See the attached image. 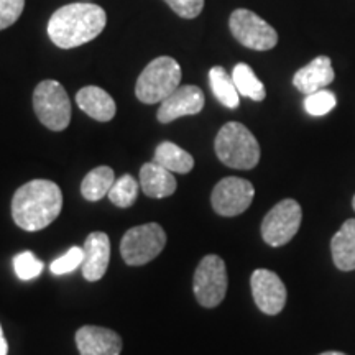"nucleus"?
<instances>
[{
  "instance_id": "nucleus-29",
  "label": "nucleus",
  "mask_w": 355,
  "mask_h": 355,
  "mask_svg": "<svg viewBox=\"0 0 355 355\" xmlns=\"http://www.w3.org/2000/svg\"><path fill=\"white\" fill-rule=\"evenodd\" d=\"M7 352H8V344H7L6 337H3L2 326H0V355H7Z\"/></svg>"
},
{
  "instance_id": "nucleus-6",
  "label": "nucleus",
  "mask_w": 355,
  "mask_h": 355,
  "mask_svg": "<svg viewBox=\"0 0 355 355\" xmlns=\"http://www.w3.org/2000/svg\"><path fill=\"white\" fill-rule=\"evenodd\" d=\"M166 245V232L157 222L137 225L127 230L121 242V254L127 265L140 266L162 254Z\"/></svg>"
},
{
  "instance_id": "nucleus-22",
  "label": "nucleus",
  "mask_w": 355,
  "mask_h": 355,
  "mask_svg": "<svg viewBox=\"0 0 355 355\" xmlns=\"http://www.w3.org/2000/svg\"><path fill=\"white\" fill-rule=\"evenodd\" d=\"M232 79L241 96L248 97V99L255 102H261L266 97L263 83L255 76L254 69H252L248 64L245 63L235 64V68L232 71Z\"/></svg>"
},
{
  "instance_id": "nucleus-11",
  "label": "nucleus",
  "mask_w": 355,
  "mask_h": 355,
  "mask_svg": "<svg viewBox=\"0 0 355 355\" xmlns=\"http://www.w3.org/2000/svg\"><path fill=\"white\" fill-rule=\"evenodd\" d=\"M252 295L261 313L275 316L286 304V286L272 270L259 268L250 278Z\"/></svg>"
},
{
  "instance_id": "nucleus-21",
  "label": "nucleus",
  "mask_w": 355,
  "mask_h": 355,
  "mask_svg": "<svg viewBox=\"0 0 355 355\" xmlns=\"http://www.w3.org/2000/svg\"><path fill=\"white\" fill-rule=\"evenodd\" d=\"M209 83L211 89L214 92L216 99L225 105L227 109H237L241 104V94L230 74L222 66H214L209 71Z\"/></svg>"
},
{
  "instance_id": "nucleus-19",
  "label": "nucleus",
  "mask_w": 355,
  "mask_h": 355,
  "mask_svg": "<svg viewBox=\"0 0 355 355\" xmlns=\"http://www.w3.org/2000/svg\"><path fill=\"white\" fill-rule=\"evenodd\" d=\"M153 162L165 166L171 173H180V175H186L194 168V158L186 150L171 141H163L157 146Z\"/></svg>"
},
{
  "instance_id": "nucleus-23",
  "label": "nucleus",
  "mask_w": 355,
  "mask_h": 355,
  "mask_svg": "<svg viewBox=\"0 0 355 355\" xmlns=\"http://www.w3.org/2000/svg\"><path fill=\"white\" fill-rule=\"evenodd\" d=\"M139 181L132 175H123L115 180L112 188L109 191V199L114 206L127 209L135 204L137 196H139Z\"/></svg>"
},
{
  "instance_id": "nucleus-9",
  "label": "nucleus",
  "mask_w": 355,
  "mask_h": 355,
  "mask_svg": "<svg viewBox=\"0 0 355 355\" xmlns=\"http://www.w3.org/2000/svg\"><path fill=\"white\" fill-rule=\"evenodd\" d=\"M303 211L295 199H283L261 222V237L272 247L286 245L298 234Z\"/></svg>"
},
{
  "instance_id": "nucleus-8",
  "label": "nucleus",
  "mask_w": 355,
  "mask_h": 355,
  "mask_svg": "<svg viewBox=\"0 0 355 355\" xmlns=\"http://www.w3.org/2000/svg\"><path fill=\"white\" fill-rule=\"evenodd\" d=\"M230 32L239 43L255 51H268L277 46L278 33L261 17L247 8H237L229 20Z\"/></svg>"
},
{
  "instance_id": "nucleus-7",
  "label": "nucleus",
  "mask_w": 355,
  "mask_h": 355,
  "mask_svg": "<svg viewBox=\"0 0 355 355\" xmlns=\"http://www.w3.org/2000/svg\"><path fill=\"white\" fill-rule=\"evenodd\" d=\"M194 296L204 308H216L227 293V268L219 255H206L199 261L193 283Z\"/></svg>"
},
{
  "instance_id": "nucleus-26",
  "label": "nucleus",
  "mask_w": 355,
  "mask_h": 355,
  "mask_svg": "<svg viewBox=\"0 0 355 355\" xmlns=\"http://www.w3.org/2000/svg\"><path fill=\"white\" fill-rule=\"evenodd\" d=\"M84 261V250L83 247H73L69 248L68 254H64L60 259H56L53 263L50 265L51 273L55 275H66L74 272V270L83 266Z\"/></svg>"
},
{
  "instance_id": "nucleus-24",
  "label": "nucleus",
  "mask_w": 355,
  "mask_h": 355,
  "mask_svg": "<svg viewBox=\"0 0 355 355\" xmlns=\"http://www.w3.org/2000/svg\"><path fill=\"white\" fill-rule=\"evenodd\" d=\"M336 94L327 91V89H321V91L308 94L304 99L306 112L309 115H314V117H321V115L329 114L336 107Z\"/></svg>"
},
{
  "instance_id": "nucleus-27",
  "label": "nucleus",
  "mask_w": 355,
  "mask_h": 355,
  "mask_svg": "<svg viewBox=\"0 0 355 355\" xmlns=\"http://www.w3.org/2000/svg\"><path fill=\"white\" fill-rule=\"evenodd\" d=\"M25 0H0V30H6L20 19Z\"/></svg>"
},
{
  "instance_id": "nucleus-5",
  "label": "nucleus",
  "mask_w": 355,
  "mask_h": 355,
  "mask_svg": "<svg viewBox=\"0 0 355 355\" xmlns=\"http://www.w3.org/2000/svg\"><path fill=\"white\" fill-rule=\"evenodd\" d=\"M33 109L40 122L53 132H61L69 125V96L66 89L55 79H46L35 87Z\"/></svg>"
},
{
  "instance_id": "nucleus-31",
  "label": "nucleus",
  "mask_w": 355,
  "mask_h": 355,
  "mask_svg": "<svg viewBox=\"0 0 355 355\" xmlns=\"http://www.w3.org/2000/svg\"><path fill=\"white\" fill-rule=\"evenodd\" d=\"M352 206H354V211H355V196H354V199H352Z\"/></svg>"
},
{
  "instance_id": "nucleus-4",
  "label": "nucleus",
  "mask_w": 355,
  "mask_h": 355,
  "mask_svg": "<svg viewBox=\"0 0 355 355\" xmlns=\"http://www.w3.org/2000/svg\"><path fill=\"white\" fill-rule=\"evenodd\" d=\"M181 83V66L171 56L155 58L137 79L135 96L144 104H157L173 94Z\"/></svg>"
},
{
  "instance_id": "nucleus-14",
  "label": "nucleus",
  "mask_w": 355,
  "mask_h": 355,
  "mask_svg": "<svg viewBox=\"0 0 355 355\" xmlns=\"http://www.w3.org/2000/svg\"><path fill=\"white\" fill-rule=\"evenodd\" d=\"M84 261L83 275L87 282H97L104 277L110 261V241L104 232H92L87 235L83 245Z\"/></svg>"
},
{
  "instance_id": "nucleus-30",
  "label": "nucleus",
  "mask_w": 355,
  "mask_h": 355,
  "mask_svg": "<svg viewBox=\"0 0 355 355\" xmlns=\"http://www.w3.org/2000/svg\"><path fill=\"white\" fill-rule=\"evenodd\" d=\"M319 355H347V354L337 352V350H329V352H324V354H319Z\"/></svg>"
},
{
  "instance_id": "nucleus-28",
  "label": "nucleus",
  "mask_w": 355,
  "mask_h": 355,
  "mask_svg": "<svg viewBox=\"0 0 355 355\" xmlns=\"http://www.w3.org/2000/svg\"><path fill=\"white\" fill-rule=\"evenodd\" d=\"M165 2L183 19H196L204 8V0H165Z\"/></svg>"
},
{
  "instance_id": "nucleus-15",
  "label": "nucleus",
  "mask_w": 355,
  "mask_h": 355,
  "mask_svg": "<svg viewBox=\"0 0 355 355\" xmlns=\"http://www.w3.org/2000/svg\"><path fill=\"white\" fill-rule=\"evenodd\" d=\"M336 74L332 69V61L329 56H318L309 64L296 71L293 76V84L303 94H313V92L326 89L334 81Z\"/></svg>"
},
{
  "instance_id": "nucleus-18",
  "label": "nucleus",
  "mask_w": 355,
  "mask_h": 355,
  "mask_svg": "<svg viewBox=\"0 0 355 355\" xmlns=\"http://www.w3.org/2000/svg\"><path fill=\"white\" fill-rule=\"evenodd\" d=\"M334 265L343 272L355 270V219H349L331 241Z\"/></svg>"
},
{
  "instance_id": "nucleus-17",
  "label": "nucleus",
  "mask_w": 355,
  "mask_h": 355,
  "mask_svg": "<svg viewBox=\"0 0 355 355\" xmlns=\"http://www.w3.org/2000/svg\"><path fill=\"white\" fill-rule=\"evenodd\" d=\"M140 188L148 198H168L176 191V178L157 162L145 163L140 170Z\"/></svg>"
},
{
  "instance_id": "nucleus-12",
  "label": "nucleus",
  "mask_w": 355,
  "mask_h": 355,
  "mask_svg": "<svg viewBox=\"0 0 355 355\" xmlns=\"http://www.w3.org/2000/svg\"><path fill=\"white\" fill-rule=\"evenodd\" d=\"M204 107V92L201 87L186 84L180 86L173 94L162 101L157 119L162 123H170L184 115H196Z\"/></svg>"
},
{
  "instance_id": "nucleus-2",
  "label": "nucleus",
  "mask_w": 355,
  "mask_h": 355,
  "mask_svg": "<svg viewBox=\"0 0 355 355\" xmlns=\"http://www.w3.org/2000/svg\"><path fill=\"white\" fill-rule=\"evenodd\" d=\"M105 10L96 3H69L53 13L48 21V37L58 48L71 50L92 42L104 32Z\"/></svg>"
},
{
  "instance_id": "nucleus-25",
  "label": "nucleus",
  "mask_w": 355,
  "mask_h": 355,
  "mask_svg": "<svg viewBox=\"0 0 355 355\" xmlns=\"http://www.w3.org/2000/svg\"><path fill=\"white\" fill-rule=\"evenodd\" d=\"M43 261L38 260L32 252H21L13 259V268H15L17 277L20 279H33L40 277V273L43 272Z\"/></svg>"
},
{
  "instance_id": "nucleus-16",
  "label": "nucleus",
  "mask_w": 355,
  "mask_h": 355,
  "mask_svg": "<svg viewBox=\"0 0 355 355\" xmlns=\"http://www.w3.org/2000/svg\"><path fill=\"white\" fill-rule=\"evenodd\" d=\"M76 102L83 112L99 122L112 121L117 112V105H115L112 96L97 86L83 87L76 94Z\"/></svg>"
},
{
  "instance_id": "nucleus-13",
  "label": "nucleus",
  "mask_w": 355,
  "mask_h": 355,
  "mask_svg": "<svg viewBox=\"0 0 355 355\" xmlns=\"http://www.w3.org/2000/svg\"><path fill=\"white\" fill-rule=\"evenodd\" d=\"M76 345L81 355H121L123 344L117 332L99 326H83L76 332Z\"/></svg>"
},
{
  "instance_id": "nucleus-3",
  "label": "nucleus",
  "mask_w": 355,
  "mask_h": 355,
  "mask_svg": "<svg viewBox=\"0 0 355 355\" xmlns=\"http://www.w3.org/2000/svg\"><path fill=\"white\" fill-rule=\"evenodd\" d=\"M217 158L234 170H252L260 162V145L254 133L241 122H227L217 133Z\"/></svg>"
},
{
  "instance_id": "nucleus-10",
  "label": "nucleus",
  "mask_w": 355,
  "mask_h": 355,
  "mask_svg": "<svg viewBox=\"0 0 355 355\" xmlns=\"http://www.w3.org/2000/svg\"><path fill=\"white\" fill-rule=\"evenodd\" d=\"M255 196V188L243 178L229 176L220 180L212 189L211 202L219 216L235 217L250 207Z\"/></svg>"
},
{
  "instance_id": "nucleus-1",
  "label": "nucleus",
  "mask_w": 355,
  "mask_h": 355,
  "mask_svg": "<svg viewBox=\"0 0 355 355\" xmlns=\"http://www.w3.org/2000/svg\"><path fill=\"white\" fill-rule=\"evenodd\" d=\"M63 209V193L50 180H33L20 186L12 199V217L26 232H37L56 220Z\"/></svg>"
},
{
  "instance_id": "nucleus-20",
  "label": "nucleus",
  "mask_w": 355,
  "mask_h": 355,
  "mask_svg": "<svg viewBox=\"0 0 355 355\" xmlns=\"http://www.w3.org/2000/svg\"><path fill=\"white\" fill-rule=\"evenodd\" d=\"M115 183V173L110 166H97L84 176L81 183V194L87 201H101L107 196Z\"/></svg>"
}]
</instances>
